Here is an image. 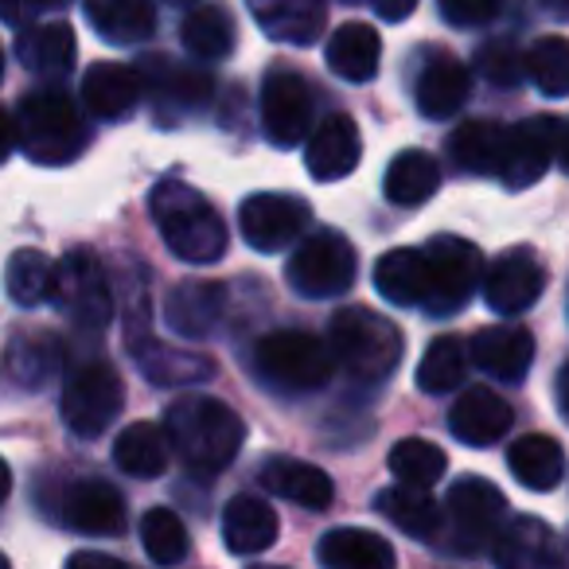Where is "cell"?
Listing matches in <instances>:
<instances>
[{
	"label": "cell",
	"instance_id": "cell-37",
	"mask_svg": "<svg viewBox=\"0 0 569 569\" xmlns=\"http://www.w3.org/2000/svg\"><path fill=\"white\" fill-rule=\"evenodd\" d=\"M180 40L196 59L219 63V59H227L234 51L238 24L230 17V9H222V4H199V9H191L180 20Z\"/></svg>",
	"mask_w": 569,
	"mask_h": 569
},
{
	"label": "cell",
	"instance_id": "cell-48",
	"mask_svg": "<svg viewBox=\"0 0 569 569\" xmlns=\"http://www.w3.org/2000/svg\"><path fill=\"white\" fill-rule=\"evenodd\" d=\"M71 0H0V20L9 28H28L40 12L67 9Z\"/></svg>",
	"mask_w": 569,
	"mask_h": 569
},
{
	"label": "cell",
	"instance_id": "cell-51",
	"mask_svg": "<svg viewBox=\"0 0 569 569\" xmlns=\"http://www.w3.org/2000/svg\"><path fill=\"white\" fill-rule=\"evenodd\" d=\"M71 566H118V558H106V553H71Z\"/></svg>",
	"mask_w": 569,
	"mask_h": 569
},
{
	"label": "cell",
	"instance_id": "cell-52",
	"mask_svg": "<svg viewBox=\"0 0 569 569\" xmlns=\"http://www.w3.org/2000/svg\"><path fill=\"white\" fill-rule=\"evenodd\" d=\"M558 406H561V413H566V421H569V363L561 367V375H558Z\"/></svg>",
	"mask_w": 569,
	"mask_h": 569
},
{
	"label": "cell",
	"instance_id": "cell-23",
	"mask_svg": "<svg viewBox=\"0 0 569 569\" xmlns=\"http://www.w3.org/2000/svg\"><path fill=\"white\" fill-rule=\"evenodd\" d=\"M144 94L137 67L126 63H94L82 79V106L98 121H126Z\"/></svg>",
	"mask_w": 569,
	"mask_h": 569
},
{
	"label": "cell",
	"instance_id": "cell-17",
	"mask_svg": "<svg viewBox=\"0 0 569 569\" xmlns=\"http://www.w3.org/2000/svg\"><path fill=\"white\" fill-rule=\"evenodd\" d=\"M468 90H472V74L449 51H429L418 67V79H413V98H418L421 118L445 121L468 102Z\"/></svg>",
	"mask_w": 569,
	"mask_h": 569
},
{
	"label": "cell",
	"instance_id": "cell-53",
	"mask_svg": "<svg viewBox=\"0 0 569 569\" xmlns=\"http://www.w3.org/2000/svg\"><path fill=\"white\" fill-rule=\"evenodd\" d=\"M558 160H561V168L569 172V121L561 126V141H558Z\"/></svg>",
	"mask_w": 569,
	"mask_h": 569
},
{
	"label": "cell",
	"instance_id": "cell-2",
	"mask_svg": "<svg viewBox=\"0 0 569 569\" xmlns=\"http://www.w3.org/2000/svg\"><path fill=\"white\" fill-rule=\"evenodd\" d=\"M149 211L164 246L188 266H214L227 253L222 214L183 180H160L149 196Z\"/></svg>",
	"mask_w": 569,
	"mask_h": 569
},
{
	"label": "cell",
	"instance_id": "cell-3",
	"mask_svg": "<svg viewBox=\"0 0 569 569\" xmlns=\"http://www.w3.org/2000/svg\"><path fill=\"white\" fill-rule=\"evenodd\" d=\"M328 343H332L336 363L359 382L390 379L402 363L406 348L395 320L379 317L367 305H348V309L336 312L332 325H328Z\"/></svg>",
	"mask_w": 569,
	"mask_h": 569
},
{
	"label": "cell",
	"instance_id": "cell-54",
	"mask_svg": "<svg viewBox=\"0 0 569 569\" xmlns=\"http://www.w3.org/2000/svg\"><path fill=\"white\" fill-rule=\"evenodd\" d=\"M9 491H12V472H9V465L0 460V503L9 499Z\"/></svg>",
	"mask_w": 569,
	"mask_h": 569
},
{
	"label": "cell",
	"instance_id": "cell-43",
	"mask_svg": "<svg viewBox=\"0 0 569 569\" xmlns=\"http://www.w3.org/2000/svg\"><path fill=\"white\" fill-rule=\"evenodd\" d=\"M527 74L546 98L569 94V40L561 36H542L527 51Z\"/></svg>",
	"mask_w": 569,
	"mask_h": 569
},
{
	"label": "cell",
	"instance_id": "cell-22",
	"mask_svg": "<svg viewBox=\"0 0 569 569\" xmlns=\"http://www.w3.org/2000/svg\"><path fill=\"white\" fill-rule=\"evenodd\" d=\"M253 24L277 43L309 48L325 32L328 9L325 0H246Z\"/></svg>",
	"mask_w": 569,
	"mask_h": 569
},
{
	"label": "cell",
	"instance_id": "cell-50",
	"mask_svg": "<svg viewBox=\"0 0 569 569\" xmlns=\"http://www.w3.org/2000/svg\"><path fill=\"white\" fill-rule=\"evenodd\" d=\"M17 144H20V129H17V118H9V113L0 110V164L17 152Z\"/></svg>",
	"mask_w": 569,
	"mask_h": 569
},
{
	"label": "cell",
	"instance_id": "cell-35",
	"mask_svg": "<svg viewBox=\"0 0 569 569\" xmlns=\"http://www.w3.org/2000/svg\"><path fill=\"white\" fill-rule=\"evenodd\" d=\"M168 457H172V445H168V433L152 421H133L118 433L113 441V465L126 476H137V480H152V476H164Z\"/></svg>",
	"mask_w": 569,
	"mask_h": 569
},
{
	"label": "cell",
	"instance_id": "cell-38",
	"mask_svg": "<svg viewBox=\"0 0 569 569\" xmlns=\"http://www.w3.org/2000/svg\"><path fill=\"white\" fill-rule=\"evenodd\" d=\"M137 371L152 382V387H183V382H203L214 375V363L203 356H188V351H172L149 336L144 343L133 348Z\"/></svg>",
	"mask_w": 569,
	"mask_h": 569
},
{
	"label": "cell",
	"instance_id": "cell-47",
	"mask_svg": "<svg viewBox=\"0 0 569 569\" xmlns=\"http://www.w3.org/2000/svg\"><path fill=\"white\" fill-rule=\"evenodd\" d=\"M437 4H441V17L452 28H480L496 20L499 9H503V0H437Z\"/></svg>",
	"mask_w": 569,
	"mask_h": 569
},
{
	"label": "cell",
	"instance_id": "cell-19",
	"mask_svg": "<svg viewBox=\"0 0 569 569\" xmlns=\"http://www.w3.org/2000/svg\"><path fill=\"white\" fill-rule=\"evenodd\" d=\"M515 413L491 387H468L449 410V433L468 449H488L503 441Z\"/></svg>",
	"mask_w": 569,
	"mask_h": 569
},
{
	"label": "cell",
	"instance_id": "cell-26",
	"mask_svg": "<svg viewBox=\"0 0 569 569\" xmlns=\"http://www.w3.org/2000/svg\"><path fill=\"white\" fill-rule=\"evenodd\" d=\"M382 59V40L371 24H340L325 43V63L332 74H340L343 82H371L379 74Z\"/></svg>",
	"mask_w": 569,
	"mask_h": 569
},
{
	"label": "cell",
	"instance_id": "cell-5",
	"mask_svg": "<svg viewBox=\"0 0 569 569\" xmlns=\"http://www.w3.org/2000/svg\"><path fill=\"white\" fill-rule=\"evenodd\" d=\"M332 343L317 340L312 332H269L253 348L258 379L281 395H312L332 379Z\"/></svg>",
	"mask_w": 569,
	"mask_h": 569
},
{
	"label": "cell",
	"instance_id": "cell-7",
	"mask_svg": "<svg viewBox=\"0 0 569 569\" xmlns=\"http://www.w3.org/2000/svg\"><path fill=\"white\" fill-rule=\"evenodd\" d=\"M359 277V253L340 230H312L293 258L284 261V281L289 289L309 301H328V297L348 293Z\"/></svg>",
	"mask_w": 569,
	"mask_h": 569
},
{
	"label": "cell",
	"instance_id": "cell-27",
	"mask_svg": "<svg viewBox=\"0 0 569 569\" xmlns=\"http://www.w3.org/2000/svg\"><path fill=\"white\" fill-rule=\"evenodd\" d=\"M222 542L238 558L266 553L277 542V515L258 496H234L222 507Z\"/></svg>",
	"mask_w": 569,
	"mask_h": 569
},
{
	"label": "cell",
	"instance_id": "cell-12",
	"mask_svg": "<svg viewBox=\"0 0 569 569\" xmlns=\"http://www.w3.org/2000/svg\"><path fill=\"white\" fill-rule=\"evenodd\" d=\"M561 141V121L550 113H535V118L519 121L507 129L503 144V164H499V180L511 191H527L550 172L553 157H558Z\"/></svg>",
	"mask_w": 569,
	"mask_h": 569
},
{
	"label": "cell",
	"instance_id": "cell-45",
	"mask_svg": "<svg viewBox=\"0 0 569 569\" xmlns=\"http://www.w3.org/2000/svg\"><path fill=\"white\" fill-rule=\"evenodd\" d=\"M126 309H121V320H126V340L129 348H137V343H144L152 336V301H149V277H144L141 266H126Z\"/></svg>",
	"mask_w": 569,
	"mask_h": 569
},
{
	"label": "cell",
	"instance_id": "cell-32",
	"mask_svg": "<svg viewBox=\"0 0 569 569\" xmlns=\"http://www.w3.org/2000/svg\"><path fill=\"white\" fill-rule=\"evenodd\" d=\"M4 363H9V375L28 390H43L48 382L59 379V367H63V348L51 332H40V328H28V332H17L4 348Z\"/></svg>",
	"mask_w": 569,
	"mask_h": 569
},
{
	"label": "cell",
	"instance_id": "cell-34",
	"mask_svg": "<svg viewBox=\"0 0 569 569\" xmlns=\"http://www.w3.org/2000/svg\"><path fill=\"white\" fill-rule=\"evenodd\" d=\"M507 468L530 491H553L566 476V452L553 437L527 433L507 449Z\"/></svg>",
	"mask_w": 569,
	"mask_h": 569
},
{
	"label": "cell",
	"instance_id": "cell-4",
	"mask_svg": "<svg viewBox=\"0 0 569 569\" xmlns=\"http://www.w3.org/2000/svg\"><path fill=\"white\" fill-rule=\"evenodd\" d=\"M17 129L24 157L48 168L71 164L74 157H82L90 141L79 106L63 90H32V94L20 98Z\"/></svg>",
	"mask_w": 569,
	"mask_h": 569
},
{
	"label": "cell",
	"instance_id": "cell-8",
	"mask_svg": "<svg viewBox=\"0 0 569 569\" xmlns=\"http://www.w3.org/2000/svg\"><path fill=\"white\" fill-rule=\"evenodd\" d=\"M126 387L106 359L79 363L63 382V421L74 437H102L121 413Z\"/></svg>",
	"mask_w": 569,
	"mask_h": 569
},
{
	"label": "cell",
	"instance_id": "cell-49",
	"mask_svg": "<svg viewBox=\"0 0 569 569\" xmlns=\"http://www.w3.org/2000/svg\"><path fill=\"white\" fill-rule=\"evenodd\" d=\"M413 9H418V0H375V12L390 24H402Z\"/></svg>",
	"mask_w": 569,
	"mask_h": 569
},
{
	"label": "cell",
	"instance_id": "cell-21",
	"mask_svg": "<svg viewBox=\"0 0 569 569\" xmlns=\"http://www.w3.org/2000/svg\"><path fill=\"white\" fill-rule=\"evenodd\" d=\"M227 289L219 281H183L164 297V320L183 340H207L222 325Z\"/></svg>",
	"mask_w": 569,
	"mask_h": 569
},
{
	"label": "cell",
	"instance_id": "cell-58",
	"mask_svg": "<svg viewBox=\"0 0 569 569\" xmlns=\"http://www.w3.org/2000/svg\"><path fill=\"white\" fill-rule=\"evenodd\" d=\"M0 74H4V56H0Z\"/></svg>",
	"mask_w": 569,
	"mask_h": 569
},
{
	"label": "cell",
	"instance_id": "cell-44",
	"mask_svg": "<svg viewBox=\"0 0 569 569\" xmlns=\"http://www.w3.org/2000/svg\"><path fill=\"white\" fill-rule=\"evenodd\" d=\"M141 542H144V553H149L157 566H176V561H183V553H188V530H183V519L176 511L152 507L141 519Z\"/></svg>",
	"mask_w": 569,
	"mask_h": 569
},
{
	"label": "cell",
	"instance_id": "cell-15",
	"mask_svg": "<svg viewBox=\"0 0 569 569\" xmlns=\"http://www.w3.org/2000/svg\"><path fill=\"white\" fill-rule=\"evenodd\" d=\"M359 157H363V137L348 113H328L305 141V168L317 183H336L351 176L359 168Z\"/></svg>",
	"mask_w": 569,
	"mask_h": 569
},
{
	"label": "cell",
	"instance_id": "cell-36",
	"mask_svg": "<svg viewBox=\"0 0 569 569\" xmlns=\"http://www.w3.org/2000/svg\"><path fill=\"white\" fill-rule=\"evenodd\" d=\"M441 188V164L429 152L406 149L390 160L387 176H382V191L395 207H421L437 196Z\"/></svg>",
	"mask_w": 569,
	"mask_h": 569
},
{
	"label": "cell",
	"instance_id": "cell-33",
	"mask_svg": "<svg viewBox=\"0 0 569 569\" xmlns=\"http://www.w3.org/2000/svg\"><path fill=\"white\" fill-rule=\"evenodd\" d=\"M503 144H507V129L499 126V121L472 118V121H465V126L452 129L449 157H452V164L468 176H499Z\"/></svg>",
	"mask_w": 569,
	"mask_h": 569
},
{
	"label": "cell",
	"instance_id": "cell-16",
	"mask_svg": "<svg viewBox=\"0 0 569 569\" xmlns=\"http://www.w3.org/2000/svg\"><path fill=\"white\" fill-rule=\"evenodd\" d=\"M141 71V82L152 90L157 106L164 110H176V113H199L214 94V82L207 71L191 63H176L172 56H144L137 63Z\"/></svg>",
	"mask_w": 569,
	"mask_h": 569
},
{
	"label": "cell",
	"instance_id": "cell-46",
	"mask_svg": "<svg viewBox=\"0 0 569 569\" xmlns=\"http://www.w3.org/2000/svg\"><path fill=\"white\" fill-rule=\"evenodd\" d=\"M476 71L491 82V87H519L527 74V56H519L511 40H488L476 51Z\"/></svg>",
	"mask_w": 569,
	"mask_h": 569
},
{
	"label": "cell",
	"instance_id": "cell-24",
	"mask_svg": "<svg viewBox=\"0 0 569 569\" xmlns=\"http://www.w3.org/2000/svg\"><path fill=\"white\" fill-rule=\"evenodd\" d=\"M261 488L273 491L277 499H289L297 507H309V511H325L336 499V483L325 468L309 465V460L293 457H269L261 465Z\"/></svg>",
	"mask_w": 569,
	"mask_h": 569
},
{
	"label": "cell",
	"instance_id": "cell-30",
	"mask_svg": "<svg viewBox=\"0 0 569 569\" xmlns=\"http://www.w3.org/2000/svg\"><path fill=\"white\" fill-rule=\"evenodd\" d=\"M375 507H379V515H387L402 535L421 538V542H433L445 527V511L433 503L429 488H413V483H402V480H398L395 488H382L379 496H375Z\"/></svg>",
	"mask_w": 569,
	"mask_h": 569
},
{
	"label": "cell",
	"instance_id": "cell-40",
	"mask_svg": "<svg viewBox=\"0 0 569 569\" xmlns=\"http://www.w3.org/2000/svg\"><path fill=\"white\" fill-rule=\"evenodd\" d=\"M375 284L398 309H413L426 301V253L421 250H390L375 266Z\"/></svg>",
	"mask_w": 569,
	"mask_h": 569
},
{
	"label": "cell",
	"instance_id": "cell-59",
	"mask_svg": "<svg viewBox=\"0 0 569 569\" xmlns=\"http://www.w3.org/2000/svg\"><path fill=\"white\" fill-rule=\"evenodd\" d=\"M351 4H356V0H351Z\"/></svg>",
	"mask_w": 569,
	"mask_h": 569
},
{
	"label": "cell",
	"instance_id": "cell-57",
	"mask_svg": "<svg viewBox=\"0 0 569 569\" xmlns=\"http://www.w3.org/2000/svg\"><path fill=\"white\" fill-rule=\"evenodd\" d=\"M0 566H9V558H4V553H0Z\"/></svg>",
	"mask_w": 569,
	"mask_h": 569
},
{
	"label": "cell",
	"instance_id": "cell-6",
	"mask_svg": "<svg viewBox=\"0 0 569 569\" xmlns=\"http://www.w3.org/2000/svg\"><path fill=\"white\" fill-rule=\"evenodd\" d=\"M421 253H426V301H421V309L437 320L457 317L483 281L480 250L468 238L433 234L421 246Z\"/></svg>",
	"mask_w": 569,
	"mask_h": 569
},
{
	"label": "cell",
	"instance_id": "cell-31",
	"mask_svg": "<svg viewBox=\"0 0 569 569\" xmlns=\"http://www.w3.org/2000/svg\"><path fill=\"white\" fill-rule=\"evenodd\" d=\"M87 20L106 43L133 48L157 36L152 0H87Z\"/></svg>",
	"mask_w": 569,
	"mask_h": 569
},
{
	"label": "cell",
	"instance_id": "cell-11",
	"mask_svg": "<svg viewBox=\"0 0 569 569\" xmlns=\"http://www.w3.org/2000/svg\"><path fill=\"white\" fill-rule=\"evenodd\" d=\"M309 222L312 207L301 196H289V191H261V196H250L238 207V230L261 253L284 250L293 238L305 234Z\"/></svg>",
	"mask_w": 569,
	"mask_h": 569
},
{
	"label": "cell",
	"instance_id": "cell-1",
	"mask_svg": "<svg viewBox=\"0 0 569 569\" xmlns=\"http://www.w3.org/2000/svg\"><path fill=\"white\" fill-rule=\"evenodd\" d=\"M164 433L183 468L196 476H214L234 465L246 441V426L227 402L207 395H183L164 410Z\"/></svg>",
	"mask_w": 569,
	"mask_h": 569
},
{
	"label": "cell",
	"instance_id": "cell-55",
	"mask_svg": "<svg viewBox=\"0 0 569 569\" xmlns=\"http://www.w3.org/2000/svg\"><path fill=\"white\" fill-rule=\"evenodd\" d=\"M542 9H546V12H553V17L566 20V17H569V0H542Z\"/></svg>",
	"mask_w": 569,
	"mask_h": 569
},
{
	"label": "cell",
	"instance_id": "cell-39",
	"mask_svg": "<svg viewBox=\"0 0 569 569\" xmlns=\"http://www.w3.org/2000/svg\"><path fill=\"white\" fill-rule=\"evenodd\" d=\"M56 273L59 266H51L48 253L40 250H17L4 266V289L9 301L20 309H36V305L56 301Z\"/></svg>",
	"mask_w": 569,
	"mask_h": 569
},
{
	"label": "cell",
	"instance_id": "cell-20",
	"mask_svg": "<svg viewBox=\"0 0 569 569\" xmlns=\"http://www.w3.org/2000/svg\"><path fill=\"white\" fill-rule=\"evenodd\" d=\"M63 522L79 535H121L126 530V499L106 480H74L63 491Z\"/></svg>",
	"mask_w": 569,
	"mask_h": 569
},
{
	"label": "cell",
	"instance_id": "cell-42",
	"mask_svg": "<svg viewBox=\"0 0 569 569\" xmlns=\"http://www.w3.org/2000/svg\"><path fill=\"white\" fill-rule=\"evenodd\" d=\"M390 476H398L402 483H413V488H433L437 480L449 468V457L437 449L433 441H421V437H406L390 449L387 457Z\"/></svg>",
	"mask_w": 569,
	"mask_h": 569
},
{
	"label": "cell",
	"instance_id": "cell-29",
	"mask_svg": "<svg viewBox=\"0 0 569 569\" xmlns=\"http://www.w3.org/2000/svg\"><path fill=\"white\" fill-rule=\"evenodd\" d=\"M17 59L40 79H67L79 59V43H74L71 24H40L24 28L17 40Z\"/></svg>",
	"mask_w": 569,
	"mask_h": 569
},
{
	"label": "cell",
	"instance_id": "cell-56",
	"mask_svg": "<svg viewBox=\"0 0 569 569\" xmlns=\"http://www.w3.org/2000/svg\"><path fill=\"white\" fill-rule=\"evenodd\" d=\"M168 4H196V0H168Z\"/></svg>",
	"mask_w": 569,
	"mask_h": 569
},
{
	"label": "cell",
	"instance_id": "cell-9",
	"mask_svg": "<svg viewBox=\"0 0 569 569\" xmlns=\"http://www.w3.org/2000/svg\"><path fill=\"white\" fill-rule=\"evenodd\" d=\"M56 301L82 332H102L113 320V293L110 277L94 250H71L59 261L56 273Z\"/></svg>",
	"mask_w": 569,
	"mask_h": 569
},
{
	"label": "cell",
	"instance_id": "cell-18",
	"mask_svg": "<svg viewBox=\"0 0 569 569\" xmlns=\"http://www.w3.org/2000/svg\"><path fill=\"white\" fill-rule=\"evenodd\" d=\"M468 356L483 375L499 382H522L535 363V336L522 325H491L480 328L468 343Z\"/></svg>",
	"mask_w": 569,
	"mask_h": 569
},
{
	"label": "cell",
	"instance_id": "cell-10",
	"mask_svg": "<svg viewBox=\"0 0 569 569\" xmlns=\"http://www.w3.org/2000/svg\"><path fill=\"white\" fill-rule=\"evenodd\" d=\"M261 129L277 149H297L312 133V90L293 67H273L261 82Z\"/></svg>",
	"mask_w": 569,
	"mask_h": 569
},
{
	"label": "cell",
	"instance_id": "cell-25",
	"mask_svg": "<svg viewBox=\"0 0 569 569\" xmlns=\"http://www.w3.org/2000/svg\"><path fill=\"white\" fill-rule=\"evenodd\" d=\"M491 558L511 569H542V566H558L561 553H558V538H553V530L542 519L519 515V519L503 522L499 535L491 538Z\"/></svg>",
	"mask_w": 569,
	"mask_h": 569
},
{
	"label": "cell",
	"instance_id": "cell-28",
	"mask_svg": "<svg viewBox=\"0 0 569 569\" xmlns=\"http://www.w3.org/2000/svg\"><path fill=\"white\" fill-rule=\"evenodd\" d=\"M317 561L328 569H390L395 546L363 527H336L317 542Z\"/></svg>",
	"mask_w": 569,
	"mask_h": 569
},
{
	"label": "cell",
	"instance_id": "cell-41",
	"mask_svg": "<svg viewBox=\"0 0 569 569\" xmlns=\"http://www.w3.org/2000/svg\"><path fill=\"white\" fill-rule=\"evenodd\" d=\"M468 359L472 356H468L460 336H437L418 363V387L426 395H449V390H457L465 382Z\"/></svg>",
	"mask_w": 569,
	"mask_h": 569
},
{
	"label": "cell",
	"instance_id": "cell-14",
	"mask_svg": "<svg viewBox=\"0 0 569 569\" xmlns=\"http://www.w3.org/2000/svg\"><path fill=\"white\" fill-rule=\"evenodd\" d=\"M445 515H449L457 538H465L468 546L488 542V538L499 535L507 515V499L503 491L496 488L483 476H460L449 488V499H445Z\"/></svg>",
	"mask_w": 569,
	"mask_h": 569
},
{
	"label": "cell",
	"instance_id": "cell-13",
	"mask_svg": "<svg viewBox=\"0 0 569 569\" xmlns=\"http://www.w3.org/2000/svg\"><path fill=\"white\" fill-rule=\"evenodd\" d=\"M546 289V266L530 246L499 253L491 269L483 273V301L496 317H519L542 297Z\"/></svg>",
	"mask_w": 569,
	"mask_h": 569
}]
</instances>
